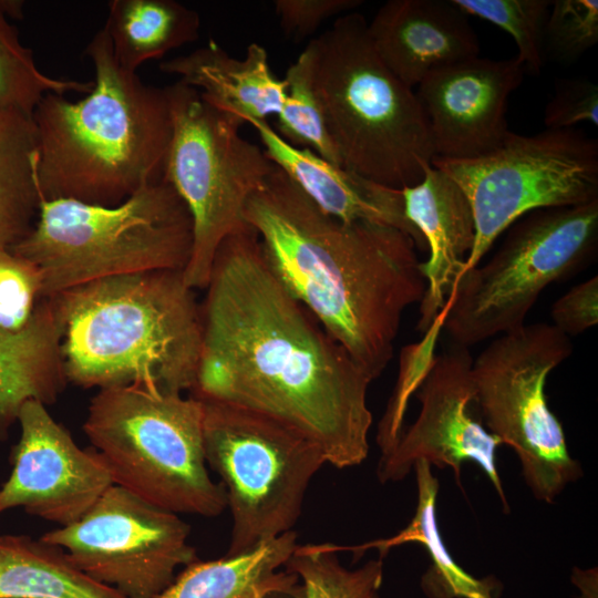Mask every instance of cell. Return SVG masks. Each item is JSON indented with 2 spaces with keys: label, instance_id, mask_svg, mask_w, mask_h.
Returning <instances> with one entry per match:
<instances>
[{
  "label": "cell",
  "instance_id": "obj_4",
  "mask_svg": "<svg viewBox=\"0 0 598 598\" xmlns=\"http://www.w3.org/2000/svg\"><path fill=\"white\" fill-rule=\"evenodd\" d=\"M49 299L62 330L68 381L86 389L136 384L183 393L195 388L202 315L183 270L110 277Z\"/></svg>",
  "mask_w": 598,
  "mask_h": 598
},
{
  "label": "cell",
  "instance_id": "obj_6",
  "mask_svg": "<svg viewBox=\"0 0 598 598\" xmlns=\"http://www.w3.org/2000/svg\"><path fill=\"white\" fill-rule=\"evenodd\" d=\"M193 247L189 212L164 178L101 206L41 200L30 231L10 249L42 276V299L110 277L184 270Z\"/></svg>",
  "mask_w": 598,
  "mask_h": 598
},
{
  "label": "cell",
  "instance_id": "obj_27",
  "mask_svg": "<svg viewBox=\"0 0 598 598\" xmlns=\"http://www.w3.org/2000/svg\"><path fill=\"white\" fill-rule=\"evenodd\" d=\"M286 99L277 116L278 134L296 147L308 148L323 159L341 166L327 130L315 84V48L302 50L285 74Z\"/></svg>",
  "mask_w": 598,
  "mask_h": 598
},
{
  "label": "cell",
  "instance_id": "obj_18",
  "mask_svg": "<svg viewBox=\"0 0 598 598\" xmlns=\"http://www.w3.org/2000/svg\"><path fill=\"white\" fill-rule=\"evenodd\" d=\"M401 190L405 215L430 252L422 262L426 289L417 321V329L426 333L442 322L447 302L465 271L475 241L474 214L463 189L432 164L424 167L419 184Z\"/></svg>",
  "mask_w": 598,
  "mask_h": 598
},
{
  "label": "cell",
  "instance_id": "obj_1",
  "mask_svg": "<svg viewBox=\"0 0 598 598\" xmlns=\"http://www.w3.org/2000/svg\"><path fill=\"white\" fill-rule=\"evenodd\" d=\"M205 289L192 395L296 429L337 468L361 464L373 380L283 287L249 226L220 244Z\"/></svg>",
  "mask_w": 598,
  "mask_h": 598
},
{
  "label": "cell",
  "instance_id": "obj_35",
  "mask_svg": "<svg viewBox=\"0 0 598 598\" xmlns=\"http://www.w3.org/2000/svg\"><path fill=\"white\" fill-rule=\"evenodd\" d=\"M553 326L566 336H576L598 322V277L594 276L569 289L550 310Z\"/></svg>",
  "mask_w": 598,
  "mask_h": 598
},
{
  "label": "cell",
  "instance_id": "obj_23",
  "mask_svg": "<svg viewBox=\"0 0 598 598\" xmlns=\"http://www.w3.org/2000/svg\"><path fill=\"white\" fill-rule=\"evenodd\" d=\"M416 474L417 503L410 524L396 535L357 546L334 545L337 551L360 553L375 548L380 557L392 547L405 543H420L431 557L432 565L422 577V589L429 598H496L497 585L493 577L478 579L466 573L447 551L436 519L439 481L431 464L419 461Z\"/></svg>",
  "mask_w": 598,
  "mask_h": 598
},
{
  "label": "cell",
  "instance_id": "obj_30",
  "mask_svg": "<svg viewBox=\"0 0 598 598\" xmlns=\"http://www.w3.org/2000/svg\"><path fill=\"white\" fill-rule=\"evenodd\" d=\"M467 16L484 19L514 39L517 59L529 73L544 64V30L551 0H452Z\"/></svg>",
  "mask_w": 598,
  "mask_h": 598
},
{
  "label": "cell",
  "instance_id": "obj_26",
  "mask_svg": "<svg viewBox=\"0 0 598 598\" xmlns=\"http://www.w3.org/2000/svg\"><path fill=\"white\" fill-rule=\"evenodd\" d=\"M33 120L0 106V249H10L32 228L41 202Z\"/></svg>",
  "mask_w": 598,
  "mask_h": 598
},
{
  "label": "cell",
  "instance_id": "obj_25",
  "mask_svg": "<svg viewBox=\"0 0 598 598\" xmlns=\"http://www.w3.org/2000/svg\"><path fill=\"white\" fill-rule=\"evenodd\" d=\"M114 56L127 71L194 42L199 14L175 0H111L103 25Z\"/></svg>",
  "mask_w": 598,
  "mask_h": 598
},
{
  "label": "cell",
  "instance_id": "obj_29",
  "mask_svg": "<svg viewBox=\"0 0 598 598\" xmlns=\"http://www.w3.org/2000/svg\"><path fill=\"white\" fill-rule=\"evenodd\" d=\"M92 87V81L55 79L41 72L32 50L21 43L17 28L0 11V106L32 117L45 94H87Z\"/></svg>",
  "mask_w": 598,
  "mask_h": 598
},
{
  "label": "cell",
  "instance_id": "obj_12",
  "mask_svg": "<svg viewBox=\"0 0 598 598\" xmlns=\"http://www.w3.org/2000/svg\"><path fill=\"white\" fill-rule=\"evenodd\" d=\"M432 165L456 182L473 209L475 241L465 271L478 265L495 239L527 213L598 199V142L575 128H546L535 135L509 132L486 155L434 157Z\"/></svg>",
  "mask_w": 598,
  "mask_h": 598
},
{
  "label": "cell",
  "instance_id": "obj_21",
  "mask_svg": "<svg viewBox=\"0 0 598 598\" xmlns=\"http://www.w3.org/2000/svg\"><path fill=\"white\" fill-rule=\"evenodd\" d=\"M297 546L289 530L240 554L196 559L155 598H305L300 578L286 568Z\"/></svg>",
  "mask_w": 598,
  "mask_h": 598
},
{
  "label": "cell",
  "instance_id": "obj_15",
  "mask_svg": "<svg viewBox=\"0 0 598 598\" xmlns=\"http://www.w3.org/2000/svg\"><path fill=\"white\" fill-rule=\"evenodd\" d=\"M17 422L21 434L0 488V513L23 507L61 527L80 520L114 484L101 455L79 447L40 401L24 402Z\"/></svg>",
  "mask_w": 598,
  "mask_h": 598
},
{
  "label": "cell",
  "instance_id": "obj_22",
  "mask_svg": "<svg viewBox=\"0 0 598 598\" xmlns=\"http://www.w3.org/2000/svg\"><path fill=\"white\" fill-rule=\"evenodd\" d=\"M61 326L51 299H42L19 332L0 329V436L28 400L53 403L65 386Z\"/></svg>",
  "mask_w": 598,
  "mask_h": 598
},
{
  "label": "cell",
  "instance_id": "obj_5",
  "mask_svg": "<svg viewBox=\"0 0 598 598\" xmlns=\"http://www.w3.org/2000/svg\"><path fill=\"white\" fill-rule=\"evenodd\" d=\"M311 42L315 84L341 166L395 189L419 184L435 157L429 124L413 89L377 54L365 18L342 14Z\"/></svg>",
  "mask_w": 598,
  "mask_h": 598
},
{
  "label": "cell",
  "instance_id": "obj_11",
  "mask_svg": "<svg viewBox=\"0 0 598 598\" xmlns=\"http://www.w3.org/2000/svg\"><path fill=\"white\" fill-rule=\"evenodd\" d=\"M571 352L568 336L537 322L499 334L472 364L474 404L483 423L514 450L525 483L545 503L582 475L545 395L548 374Z\"/></svg>",
  "mask_w": 598,
  "mask_h": 598
},
{
  "label": "cell",
  "instance_id": "obj_10",
  "mask_svg": "<svg viewBox=\"0 0 598 598\" xmlns=\"http://www.w3.org/2000/svg\"><path fill=\"white\" fill-rule=\"evenodd\" d=\"M199 400L206 463L221 478L233 517L227 555L292 530L311 480L327 463L321 448L269 415Z\"/></svg>",
  "mask_w": 598,
  "mask_h": 598
},
{
  "label": "cell",
  "instance_id": "obj_8",
  "mask_svg": "<svg viewBox=\"0 0 598 598\" xmlns=\"http://www.w3.org/2000/svg\"><path fill=\"white\" fill-rule=\"evenodd\" d=\"M165 91L172 138L163 178L185 203L193 223V247L183 270L186 285L205 289L220 244L245 228L249 198L275 164L264 148L244 138L238 118L208 104L182 81Z\"/></svg>",
  "mask_w": 598,
  "mask_h": 598
},
{
  "label": "cell",
  "instance_id": "obj_14",
  "mask_svg": "<svg viewBox=\"0 0 598 598\" xmlns=\"http://www.w3.org/2000/svg\"><path fill=\"white\" fill-rule=\"evenodd\" d=\"M473 358L468 348L453 343L432 358L419 384L421 410L416 421L381 455V483L403 480L419 461L439 468L450 467L461 485V467L473 462L485 473L508 512V504L496 463L501 440L488 432L473 414Z\"/></svg>",
  "mask_w": 598,
  "mask_h": 598
},
{
  "label": "cell",
  "instance_id": "obj_16",
  "mask_svg": "<svg viewBox=\"0 0 598 598\" xmlns=\"http://www.w3.org/2000/svg\"><path fill=\"white\" fill-rule=\"evenodd\" d=\"M525 72L517 56H474L429 73L415 94L429 124L435 157L471 159L498 148L511 132L508 99Z\"/></svg>",
  "mask_w": 598,
  "mask_h": 598
},
{
  "label": "cell",
  "instance_id": "obj_3",
  "mask_svg": "<svg viewBox=\"0 0 598 598\" xmlns=\"http://www.w3.org/2000/svg\"><path fill=\"white\" fill-rule=\"evenodd\" d=\"M84 52L94 69L86 96L48 93L33 111L37 185L41 200L114 206L163 179L169 102L165 87L118 64L104 27Z\"/></svg>",
  "mask_w": 598,
  "mask_h": 598
},
{
  "label": "cell",
  "instance_id": "obj_31",
  "mask_svg": "<svg viewBox=\"0 0 598 598\" xmlns=\"http://www.w3.org/2000/svg\"><path fill=\"white\" fill-rule=\"evenodd\" d=\"M597 42V0L551 1L544 30L545 60L574 64Z\"/></svg>",
  "mask_w": 598,
  "mask_h": 598
},
{
  "label": "cell",
  "instance_id": "obj_20",
  "mask_svg": "<svg viewBox=\"0 0 598 598\" xmlns=\"http://www.w3.org/2000/svg\"><path fill=\"white\" fill-rule=\"evenodd\" d=\"M159 70L178 75L208 104L244 124L277 115L286 99V81L274 74L267 50L255 42L238 59L210 40L190 53L161 62Z\"/></svg>",
  "mask_w": 598,
  "mask_h": 598
},
{
  "label": "cell",
  "instance_id": "obj_34",
  "mask_svg": "<svg viewBox=\"0 0 598 598\" xmlns=\"http://www.w3.org/2000/svg\"><path fill=\"white\" fill-rule=\"evenodd\" d=\"M361 0H276V14L283 32L295 39L311 34L327 19L351 12Z\"/></svg>",
  "mask_w": 598,
  "mask_h": 598
},
{
  "label": "cell",
  "instance_id": "obj_2",
  "mask_svg": "<svg viewBox=\"0 0 598 598\" xmlns=\"http://www.w3.org/2000/svg\"><path fill=\"white\" fill-rule=\"evenodd\" d=\"M244 218L283 287L379 378L393 358L404 311L426 289L415 240L389 225L324 213L276 165Z\"/></svg>",
  "mask_w": 598,
  "mask_h": 598
},
{
  "label": "cell",
  "instance_id": "obj_32",
  "mask_svg": "<svg viewBox=\"0 0 598 598\" xmlns=\"http://www.w3.org/2000/svg\"><path fill=\"white\" fill-rule=\"evenodd\" d=\"M42 300L39 268L11 249H0V329L23 330Z\"/></svg>",
  "mask_w": 598,
  "mask_h": 598
},
{
  "label": "cell",
  "instance_id": "obj_9",
  "mask_svg": "<svg viewBox=\"0 0 598 598\" xmlns=\"http://www.w3.org/2000/svg\"><path fill=\"white\" fill-rule=\"evenodd\" d=\"M497 251L458 279L442 326L470 348L525 324L543 290L580 269L598 246V199L540 208L508 228Z\"/></svg>",
  "mask_w": 598,
  "mask_h": 598
},
{
  "label": "cell",
  "instance_id": "obj_19",
  "mask_svg": "<svg viewBox=\"0 0 598 598\" xmlns=\"http://www.w3.org/2000/svg\"><path fill=\"white\" fill-rule=\"evenodd\" d=\"M249 124L257 131L267 157L324 213L344 221L389 225L410 235L419 249L426 246L405 215L401 189L377 184L308 148L291 145L267 121Z\"/></svg>",
  "mask_w": 598,
  "mask_h": 598
},
{
  "label": "cell",
  "instance_id": "obj_33",
  "mask_svg": "<svg viewBox=\"0 0 598 598\" xmlns=\"http://www.w3.org/2000/svg\"><path fill=\"white\" fill-rule=\"evenodd\" d=\"M548 130L574 128L579 123L598 125V86L588 80H565L557 85L544 113Z\"/></svg>",
  "mask_w": 598,
  "mask_h": 598
},
{
  "label": "cell",
  "instance_id": "obj_7",
  "mask_svg": "<svg viewBox=\"0 0 598 598\" xmlns=\"http://www.w3.org/2000/svg\"><path fill=\"white\" fill-rule=\"evenodd\" d=\"M83 430L115 485L175 514L205 517L227 507L208 473L198 398L136 384L100 389Z\"/></svg>",
  "mask_w": 598,
  "mask_h": 598
},
{
  "label": "cell",
  "instance_id": "obj_24",
  "mask_svg": "<svg viewBox=\"0 0 598 598\" xmlns=\"http://www.w3.org/2000/svg\"><path fill=\"white\" fill-rule=\"evenodd\" d=\"M0 598H126L80 569L60 546L0 536Z\"/></svg>",
  "mask_w": 598,
  "mask_h": 598
},
{
  "label": "cell",
  "instance_id": "obj_13",
  "mask_svg": "<svg viewBox=\"0 0 598 598\" xmlns=\"http://www.w3.org/2000/svg\"><path fill=\"white\" fill-rule=\"evenodd\" d=\"M190 527L173 512L113 484L78 522L41 538L126 598H155L195 561Z\"/></svg>",
  "mask_w": 598,
  "mask_h": 598
},
{
  "label": "cell",
  "instance_id": "obj_28",
  "mask_svg": "<svg viewBox=\"0 0 598 598\" xmlns=\"http://www.w3.org/2000/svg\"><path fill=\"white\" fill-rule=\"evenodd\" d=\"M286 568L301 580L305 598H383V558L344 567L329 543L298 545Z\"/></svg>",
  "mask_w": 598,
  "mask_h": 598
},
{
  "label": "cell",
  "instance_id": "obj_17",
  "mask_svg": "<svg viewBox=\"0 0 598 598\" xmlns=\"http://www.w3.org/2000/svg\"><path fill=\"white\" fill-rule=\"evenodd\" d=\"M368 33L382 62L411 89L481 50L468 16L452 0H390L368 22Z\"/></svg>",
  "mask_w": 598,
  "mask_h": 598
}]
</instances>
